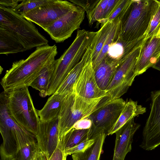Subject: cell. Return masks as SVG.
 I'll return each mask as SVG.
<instances>
[{
    "label": "cell",
    "mask_w": 160,
    "mask_h": 160,
    "mask_svg": "<svg viewBox=\"0 0 160 160\" xmlns=\"http://www.w3.org/2000/svg\"><path fill=\"white\" fill-rule=\"evenodd\" d=\"M57 53L55 44L52 46L48 44L37 47L26 59L13 62L0 82L4 91L29 86L43 67L55 58Z\"/></svg>",
    "instance_id": "cell-1"
},
{
    "label": "cell",
    "mask_w": 160,
    "mask_h": 160,
    "mask_svg": "<svg viewBox=\"0 0 160 160\" xmlns=\"http://www.w3.org/2000/svg\"><path fill=\"white\" fill-rule=\"evenodd\" d=\"M0 132L3 139L0 160H12L21 148L36 142L35 136L18 123L9 113L4 91L0 95Z\"/></svg>",
    "instance_id": "cell-2"
},
{
    "label": "cell",
    "mask_w": 160,
    "mask_h": 160,
    "mask_svg": "<svg viewBox=\"0 0 160 160\" xmlns=\"http://www.w3.org/2000/svg\"><path fill=\"white\" fill-rule=\"evenodd\" d=\"M158 4L156 0H132L120 20L118 38L131 41L145 35Z\"/></svg>",
    "instance_id": "cell-3"
},
{
    "label": "cell",
    "mask_w": 160,
    "mask_h": 160,
    "mask_svg": "<svg viewBox=\"0 0 160 160\" xmlns=\"http://www.w3.org/2000/svg\"><path fill=\"white\" fill-rule=\"evenodd\" d=\"M97 32L78 30L73 42L59 58V62L51 77L47 96L57 91L67 76L82 58Z\"/></svg>",
    "instance_id": "cell-4"
},
{
    "label": "cell",
    "mask_w": 160,
    "mask_h": 160,
    "mask_svg": "<svg viewBox=\"0 0 160 160\" xmlns=\"http://www.w3.org/2000/svg\"><path fill=\"white\" fill-rule=\"evenodd\" d=\"M111 100L108 95L93 99L82 97L74 92L68 95L59 116V139L71 130L78 121L89 117Z\"/></svg>",
    "instance_id": "cell-5"
},
{
    "label": "cell",
    "mask_w": 160,
    "mask_h": 160,
    "mask_svg": "<svg viewBox=\"0 0 160 160\" xmlns=\"http://www.w3.org/2000/svg\"><path fill=\"white\" fill-rule=\"evenodd\" d=\"M5 92L7 107L12 117L26 130L37 135L40 120L33 105L28 86Z\"/></svg>",
    "instance_id": "cell-6"
},
{
    "label": "cell",
    "mask_w": 160,
    "mask_h": 160,
    "mask_svg": "<svg viewBox=\"0 0 160 160\" xmlns=\"http://www.w3.org/2000/svg\"><path fill=\"white\" fill-rule=\"evenodd\" d=\"M0 28L11 33L25 50L48 45V41L32 22L12 9L0 6Z\"/></svg>",
    "instance_id": "cell-7"
},
{
    "label": "cell",
    "mask_w": 160,
    "mask_h": 160,
    "mask_svg": "<svg viewBox=\"0 0 160 160\" xmlns=\"http://www.w3.org/2000/svg\"><path fill=\"white\" fill-rule=\"evenodd\" d=\"M141 46L132 52L117 68L106 90L112 100L120 98L125 94L137 76L136 64Z\"/></svg>",
    "instance_id": "cell-8"
},
{
    "label": "cell",
    "mask_w": 160,
    "mask_h": 160,
    "mask_svg": "<svg viewBox=\"0 0 160 160\" xmlns=\"http://www.w3.org/2000/svg\"><path fill=\"white\" fill-rule=\"evenodd\" d=\"M77 6L68 1L49 0L48 2L23 15L26 19L38 25L44 30L53 22Z\"/></svg>",
    "instance_id": "cell-9"
},
{
    "label": "cell",
    "mask_w": 160,
    "mask_h": 160,
    "mask_svg": "<svg viewBox=\"0 0 160 160\" xmlns=\"http://www.w3.org/2000/svg\"><path fill=\"white\" fill-rule=\"evenodd\" d=\"M125 102L121 98L112 100L90 115L89 117L92 125L89 138L102 132L109 135L120 115Z\"/></svg>",
    "instance_id": "cell-10"
},
{
    "label": "cell",
    "mask_w": 160,
    "mask_h": 160,
    "mask_svg": "<svg viewBox=\"0 0 160 160\" xmlns=\"http://www.w3.org/2000/svg\"><path fill=\"white\" fill-rule=\"evenodd\" d=\"M150 111L142 132L140 147L151 150L160 145V90L151 93Z\"/></svg>",
    "instance_id": "cell-11"
},
{
    "label": "cell",
    "mask_w": 160,
    "mask_h": 160,
    "mask_svg": "<svg viewBox=\"0 0 160 160\" xmlns=\"http://www.w3.org/2000/svg\"><path fill=\"white\" fill-rule=\"evenodd\" d=\"M85 11L78 6L75 10L64 15L44 30L57 43L63 42L79 28L85 17Z\"/></svg>",
    "instance_id": "cell-12"
},
{
    "label": "cell",
    "mask_w": 160,
    "mask_h": 160,
    "mask_svg": "<svg viewBox=\"0 0 160 160\" xmlns=\"http://www.w3.org/2000/svg\"><path fill=\"white\" fill-rule=\"evenodd\" d=\"M74 92L78 95L93 99L108 95L98 86L95 78L92 58L83 68L73 86Z\"/></svg>",
    "instance_id": "cell-13"
},
{
    "label": "cell",
    "mask_w": 160,
    "mask_h": 160,
    "mask_svg": "<svg viewBox=\"0 0 160 160\" xmlns=\"http://www.w3.org/2000/svg\"><path fill=\"white\" fill-rule=\"evenodd\" d=\"M36 138L39 150L49 159L56 148L59 140V117L50 121H40Z\"/></svg>",
    "instance_id": "cell-14"
},
{
    "label": "cell",
    "mask_w": 160,
    "mask_h": 160,
    "mask_svg": "<svg viewBox=\"0 0 160 160\" xmlns=\"http://www.w3.org/2000/svg\"><path fill=\"white\" fill-rule=\"evenodd\" d=\"M160 57V30L153 35L145 38L142 44L136 64L137 76L154 66Z\"/></svg>",
    "instance_id": "cell-15"
},
{
    "label": "cell",
    "mask_w": 160,
    "mask_h": 160,
    "mask_svg": "<svg viewBox=\"0 0 160 160\" xmlns=\"http://www.w3.org/2000/svg\"><path fill=\"white\" fill-rule=\"evenodd\" d=\"M132 118L117 130L112 160H124L127 154L132 149L134 135L140 125Z\"/></svg>",
    "instance_id": "cell-16"
},
{
    "label": "cell",
    "mask_w": 160,
    "mask_h": 160,
    "mask_svg": "<svg viewBox=\"0 0 160 160\" xmlns=\"http://www.w3.org/2000/svg\"><path fill=\"white\" fill-rule=\"evenodd\" d=\"M145 36V35L131 41H123L118 37L110 46L106 55L121 63L132 52L141 46Z\"/></svg>",
    "instance_id": "cell-17"
},
{
    "label": "cell",
    "mask_w": 160,
    "mask_h": 160,
    "mask_svg": "<svg viewBox=\"0 0 160 160\" xmlns=\"http://www.w3.org/2000/svg\"><path fill=\"white\" fill-rule=\"evenodd\" d=\"M96 37L89 46L82 58L67 76L55 93L68 95L73 92L74 85L83 68L92 58Z\"/></svg>",
    "instance_id": "cell-18"
},
{
    "label": "cell",
    "mask_w": 160,
    "mask_h": 160,
    "mask_svg": "<svg viewBox=\"0 0 160 160\" xmlns=\"http://www.w3.org/2000/svg\"><path fill=\"white\" fill-rule=\"evenodd\" d=\"M120 64L106 55L94 70L97 83L101 89L106 91Z\"/></svg>",
    "instance_id": "cell-19"
},
{
    "label": "cell",
    "mask_w": 160,
    "mask_h": 160,
    "mask_svg": "<svg viewBox=\"0 0 160 160\" xmlns=\"http://www.w3.org/2000/svg\"><path fill=\"white\" fill-rule=\"evenodd\" d=\"M59 61V59L53 58L42 68L36 78L29 85L39 92V95L44 98L47 96L50 79Z\"/></svg>",
    "instance_id": "cell-20"
},
{
    "label": "cell",
    "mask_w": 160,
    "mask_h": 160,
    "mask_svg": "<svg viewBox=\"0 0 160 160\" xmlns=\"http://www.w3.org/2000/svg\"><path fill=\"white\" fill-rule=\"evenodd\" d=\"M67 95L57 93L52 95L43 108L37 110L40 121L47 122L59 117L62 106Z\"/></svg>",
    "instance_id": "cell-21"
},
{
    "label": "cell",
    "mask_w": 160,
    "mask_h": 160,
    "mask_svg": "<svg viewBox=\"0 0 160 160\" xmlns=\"http://www.w3.org/2000/svg\"><path fill=\"white\" fill-rule=\"evenodd\" d=\"M146 112V108L138 104L137 101L131 99L125 102L120 115L111 131L109 135L115 133L129 120Z\"/></svg>",
    "instance_id": "cell-22"
},
{
    "label": "cell",
    "mask_w": 160,
    "mask_h": 160,
    "mask_svg": "<svg viewBox=\"0 0 160 160\" xmlns=\"http://www.w3.org/2000/svg\"><path fill=\"white\" fill-rule=\"evenodd\" d=\"M107 136L103 132L98 133L91 146L83 151L72 155V160H99L102 146Z\"/></svg>",
    "instance_id": "cell-23"
},
{
    "label": "cell",
    "mask_w": 160,
    "mask_h": 160,
    "mask_svg": "<svg viewBox=\"0 0 160 160\" xmlns=\"http://www.w3.org/2000/svg\"><path fill=\"white\" fill-rule=\"evenodd\" d=\"M25 51L20 42L10 32L0 28V54L8 55Z\"/></svg>",
    "instance_id": "cell-24"
},
{
    "label": "cell",
    "mask_w": 160,
    "mask_h": 160,
    "mask_svg": "<svg viewBox=\"0 0 160 160\" xmlns=\"http://www.w3.org/2000/svg\"><path fill=\"white\" fill-rule=\"evenodd\" d=\"M90 128L84 129H72L60 140L63 151L89 138Z\"/></svg>",
    "instance_id": "cell-25"
},
{
    "label": "cell",
    "mask_w": 160,
    "mask_h": 160,
    "mask_svg": "<svg viewBox=\"0 0 160 160\" xmlns=\"http://www.w3.org/2000/svg\"><path fill=\"white\" fill-rule=\"evenodd\" d=\"M114 21L115 20L106 22L97 32L95 46L92 56V64L94 63L100 54L112 30Z\"/></svg>",
    "instance_id": "cell-26"
},
{
    "label": "cell",
    "mask_w": 160,
    "mask_h": 160,
    "mask_svg": "<svg viewBox=\"0 0 160 160\" xmlns=\"http://www.w3.org/2000/svg\"><path fill=\"white\" fill-rule=\"evenodd\" d=\"M120 20L119 19L115 20L112 30L105 42L101 51L94 63L92 64L94 70H95L98 65L106 56L109 48L114 41L118 36Z\"/></svg>",
    "instance_id": "cell-27"
},
{
    "label": "cell",
    "mask_w": 160,
    "mask_h": 160,
    "mask_svg": "<svg viewBox=\"0 0 160 160\" xmlns=\"http://www.w3.org/2000/svg\"><path fill=\"white\" fill-rule=\"evenodd\" d=\"M49 0H23L14 9V12L22 16L26 13L43 5Z\"/></svg>",
    "instance_id": "cell-28"
},
{
    "label": "cell",
    "mask_w": 160,
    "mask_h": 160,
    "mask_svg": "<svg viewBox=\"0 0 160 160\" xmlns=\"http://www.w3.org/2000/svg\"><path fill=\"white\" fill-rule=\"evenodd\" d=\"M39 149L36 142L28 144L21 148L12 160H32Z\"/></svg>",
    "instance_id": "cell-29"
},
{
    "label": "cell",
    "mask_w": 160,
    "mask_h": 160,
    "mask_svg": "<svg viewBox=\"0 0 160 160\" xmlns=\"http://www.w3.org/2000/svg\"><path fill=\"white\" fill-rule=\"evenodd\" d=\"M160 30V0H158V4L156 12L150 22L146 33L145 38L153 35Z\"/></svg>",
    "instance_id": "cell-30"
},
{
    "label": "cell",
    "mask_w": 160,
    "mask_h": 160,
    "mask_svg": "<svg viewBox=\"0 0 160 160\" xmlns=\"http://www.w3.org/2000/svg\"><path fill=\"white\" fill-rule=\"evenodd\" d=\"M100 0H70L75 4L83 8L86 11L88 21L91 19L94 11Z\"/></svg>",
    "instance_id": "cell-31"
},
{
    "label": "cell",
    "mask_w": 160,
    "mask_h": 160,
    "mask_svg": "<svg viewBox=\"0 0 160 160\" xmlns=\"http://www.w3.org/2000/svg\"><path fill=\"white\" fill-rule=\"evenodd\" d=\"M97 135L91 138H88L83 141L72 148L64 150V152L65 155L67 156L68 155L84 151L94 143Z\"/></svg>",
    "instance_id": "cell-32"
},
{
    "label": "cell",
    "mask_w": 160,
    "mask_h": 160,
    "mask_svg": "<svg viewBox=\"0 0 160 160\" xmlns=\"http://www.w3.org/2000/svg\"><path fill=\"white\" fill-rule=\"evenodd\" d=\"M132 1V0H122L115 10L106 20V23L117 19H119L121 20L131 3Z\"/></svg>",
    "instance_id": "cell-33"
},
{
    "label": "cell",
    "mask_w": 160,
    "mask_h": 160,
    "mask_svg": "<svg viewBox=\"0 0 160 160\" xmlns=\"http://www.w3.org/2000/svg\"><path fill=\"white\" fill-rule=\"evenodd\" d=\"M108 0H100L94 11L92 16L88 21L90 25L95 22H98L102 18Z\"/></svg>",
    "instance_id": "cell-34"
},
{
    "label": "cell",
    "mask_w": 160,
    "mask_h": 160,
    "mask_svg": "<svg viewBox=\"0 0 160 160\" xmlns=\"http://www.w3.org/2000/svg\"><path fill=\"white\" fill-rule=\"evenodd\" d=\"M121 1L122 0H108L102 18L98 22V24H101V26L106 23V20L115 10Z\"/></svg>",
    "instance_id": "cell-35"
},
{
    "label": "cell",
    "mask_w": 160,
    "mask_h": 160,
    "mask_svg": "<svg viewBox=\"0 0 160 160\" xmlns=\"http://www.w3.org/2000/svg\"><path fill=\"white\" fill-rule=\"evenodd\" d=\"M59 139L58 146L48 160H66Z\"/></svg>",
    "instance_id": "cell-36"
},
{
    "label": "cell",
    "mask_w": 160,
    "mask_h": 160,
    "mask_svg": "<svg viewBox=\"0 0 160 160\" xmlns=\"http://www.w3.org/2000/svg\"><path fill=\"white\" fill-rule=\"evenodd\" d=\"M92 125V121L88 117L78 121L74 125L72 128L75 129H88L91 127Z\"/></svg>",
    "instance_id": "cell-37"
},
{
    "label": "cell",
    "mask_w": 160,
    "mask_h": 160,
    "mask_svg": "<svg viewBox=\"0 0 160 160\" xmlns=\"http://www.w3.org/2000/svg\"><path fill=\"white\" fill-rule=\"evenodd\" d=\"M22 0H0V6L13 10Z\"/></svg>",
    "instance_id": "cell-38"
},
{
    "label": "cell",
    "mask_w": 160,
    "mask_h": 160,
    "mask_svg": "<svg viewBox=\"0 0 160 160\" xmlns=\"http://www.w3.org/2000/svg\"><path fill=\"white\" fill-rule=\"evenodd\" d=\"M32 160H48L46 155L39 149L36 152Z\"/></svg>",
    "instance_id": "cell-39"
},
{
    "label": "cell",
    "mask_w": 160,
    "mask_h": 160,
    "mask_svg": "<svg viewBox=\"0 0 160 160\" xmlns=\"http://www.w3.org/2000/svg\"><path fill=\"white\" fill-rule=\"evenodd\" d=\"M152 68L160 71V57L157 62Z\"/></svg>",
    "instance_id": "cell-40"
}]
</instances>
